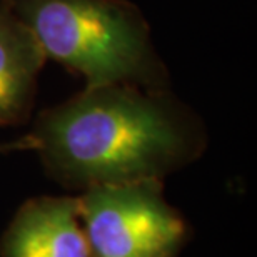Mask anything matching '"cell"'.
<instances>
[{
	"label": "cell",
	"instance_id": "3",
	"mask_svg": "<svg viewBox=\"0 0 257 257\" xmlns=\"http://www.w3.org/2000/svg\"><path fill=\"white\" fill-rule=\"evenodd\" d=\"M77 205L92 257H179L191 234L159 179L87 189Z\"/></svg>",
	"mask_w": 257,
	"mask_h": 257
},
{
	"label": "cell",
	"instance_id": "6",
	"mask_svg": "<svg viewBox=\"0 0 257 257\" xmlns=\"http://www.w3.org/2000/svg\"><path fill=\"white\" fill-rule=\"evenodd\" d=\"M27 151L30 149V144H29V139L27 137H22L15 142H10V144H2L0 146V152H7V151Z\"/></svg>",
	"mask_w": 257,
	"mask_h": 257
},
{
	"label": "cell",
	"instance_id": "5",
	"mask_svg": "<svg viewBox=\"0 0 257 257\" xmlns=\"http://www.w3.org/2000/svg\"><path fill=\"white\" fill-rule=\"evenodd\" d=\"M45 60L34 34L0 0V127L30 119Z\"/></svg>",
	"mask_w": 257,
	"mask_h": 257
},
{
	"label": "cell",
	"instance_id": "2",
	"mask_svg": "<svg viewBox=\"0 0 257 257\" xmlns=\"http://www.w3.org/2000/svg\"><path fill=\"white\" fill-rule=\"evenodd\" d=\"M45 59L85 79V87L169 90L171 74L152 44L142 10L128 0H5Z\"/></svg>",
	"mask_w": 257,
	"mask_h": 257
},
{
	"label": "cell",
	"instance_id": "1",
	"mask_svg": "<svg viewBox=\"0 0 257 257\" xmlns=\"http://www.w3.org/2000/svg\"><path fill=\"white\" fill-rule=\"evenodd\" d=\"M50 179L67 189L159 179L195 162L207 147L199 115L169 90L84 87L42 110L27 136Z\"/></svg>",
	"mask_w": 257,
	"mask_h": 257
},
{
	"label": "cell",
	"instance_id": "4",
	"mask_svg": "<svg viewBox=\"0 0 257 257\" xmlns=\"http://www.w3.org/2000/svg\"><path fill=\"white\" fill-rule=\"evenodd\" d=\"M0 257H92L77 197L25 200L0 239Z\"/></svg>",
	"mask_w": 257,
	"mask_h": 257
}]
</instances>
